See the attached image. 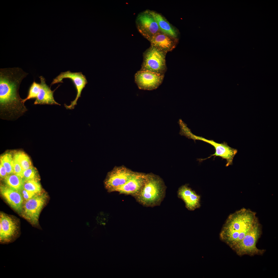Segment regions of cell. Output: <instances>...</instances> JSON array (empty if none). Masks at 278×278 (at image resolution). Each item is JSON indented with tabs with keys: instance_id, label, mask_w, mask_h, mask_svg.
<instances>
[{
	"instance_id": "1",
	"label": "cell",
	"mask_w": 278,
	"mask_h": 278,
	"mask_svg": "<svg viewBox=\"0 0 278 278\" xmlns=\"http://www.w3.org/2000/svg\"><path fill=\"white\" fill-rule=\"evenodd\" d=\"M28 74L18 67L0 69L1 118L15 120L27 110L20 97L19 90L22 80Z\"/></svg>"
},
{
	"instance_id": "2",
	"label": "cell",
	"mask_w": 278,
	"mask_h": 278,
	"mask_svg": "<svg viewBox=\"0 0 278 278\" xmlns=\"http://www.w3.org/2000/svg\"><path fill=\"white\" fill-rule=\"evenodd\" d=\"M258 220L254 212L242 208L230 214L223 225L221 239L232 249L244 237Z\"/></svg>"
},
{
	"instance_id": "3",
	"label": "cell",
	"mask_w": 278,
	"mask_h": 278,
	"mask_svg": "<svg viewBox=\"0 0 278 278\" xmlns=\"http://www.w3.org/2000/svg\"><path fill=\"white\" fill-rule=\"evenodd\" d=\"M166 187L162 179L152 173L147 174L146 181L135 197L137 201L146 207L159 205L165 195Z\"/></svg>"
},
{
	"instance_id": "4",
	"label": "cell",
	"mask_w": 278,
	"mask_h": 278,
	"mask_svg": "<svg viewBox=\"0 0 278 278\" xmlns=\"http://www.w3.org/2000/svg\"><path fill=\"white\" fill-rule=\"evenodd\" d=\"M178 123L180 129L179 133L180 135L185 136L189 139H192L194 141L199 140L204 141L214 147L215 150L214 154L206 159H199L200 161L214 156V158L216 157H219L225 159L227 161L225 166L227 167L232 164L234 158L238 152L237 149L231 147L225 142L218 143L213 140H208L202 136L195 135L192 132L186 124L182 120L180 121Z\"/></svg>"
},
{
	"instance_id": "5",
	"label": "cell",
	"mask_w": 278,
	"mask_h": 278,
	"mask_svg": "<svg viewBox=\"0 0 278 278\" xmlns=\"http://www.w3.org/2000/svg\"><path fill=\"white\" fill-rule=\"evenodd\" d=\"M262 233L261 226L258 220L243 238L232 249L239 256L262 255L265 250L259 249L256 246Z\"/></svg>"
},
{
	"instance_id": "6",
	"label": "cell",
	"mask_w": 278,
	"mask_h": 278,
	"mask_svg": "<svg viewBox=\"0 0 278 278\" xmlns=\"http://www.w3.org/2000/svg\"><path fill=\"white\" fill-rule=\"evenodd\" d=\"M40 83H38L34 81L30 85L26 98L22 99L24 102L27 100L35 99L34 105H60L54 99L52 91L46 84V80L42 76L39 77Z\"/></svg>"
},
{
	"instance_id": "7",
	"label": "cell",
	"mask_w": 278,
	"mask_h": 278,
	"mask_svg": "<svg viewBox=\"0 0 278 278\" xmlns=\"http://www.w3.org/2000/svg\"><path fill=\"white\" fill-rule=\"evenodd\" d=\"M166 53L151 46L143 54L140 70L148 71L164 75L167 69Z\"/></svg>"
},
{
	"instance_id": "8",
	"label": "cell",
	"mask_w": 278,
	"mask_h": 278,
	"mask_svg": "<svg viewBox=\"0 0 278 278\" xmlns=\"http://www.w3.org/2000/svg\"><path fill=\"white\" fill-rule=\"evenodd\" d=\"M18 221L5 214L1 213L0 243L7 244L15 241L20 235Z\"/></svg>"
},
{
	"instance_id": "9",
	"label": "cell",
	"mask_w": 278,
	"mask_h": 278,
	"mask_svg": "<svg viewBox=\"0 0 278 278\" xmlns=\"http://www.w3.org/2000/svg\"><path fill=\"white\" fill-rule=\"evenodd\" d=\"M46 198L44 194H37L26 201L23 206L22 216L33 226H39V215Z\"/></svg>"
},
{
	"instance_id": "10",
	"label": "cell",
	"mask_w": 278,
	"mask_h": 278,
	"mask_svg": "<svg viewBox=\"0 0 278 278\" xmlns=\"http://www.w3.org/2000/svg\"><path fill=\"white\" fill-rule=\"evenodd\" d=\"M134 172L123 166L115 167L107 174L104 181L105 188L109 192H114L128 181Z\"/></svg>"
},
{
	"instance_id": "11",
	"label": "cell",
	"mask_w": 278,
	"mask_h": 278,
	"mask_svg": "<svg viewBox=\"0 0 278 278\" xmlns=\"http://www.w3.org/2000/svg\"><path fill=\"white\" fill-rule=\"evenodd\" d=\"M136 24L138 32L149 41L154 36L161 31L149 10L144 11L138 14L136 20Z\"/></svg>"
},
{
	"instance_id": "12",
	"label": "cell",
	"mask_w": 278,
	"mask_h": 278,
	"mask_svg": "<svg viewBox=\"0 0 278 278\" xmlns=\"http://www.w3.org/2000/svg\"><path fill=\"white\" fill-rule=\"evenodd\" d=\"M65 78L69 79L72 80L77 91V95L75 99L71 102L69 105H65L66 109H74L75 106L76 105L77 101L79 98L81 97L82 90L88 82L85 76L81 72H72L68 71L61 72L54 79L50 85L63 82V79Z\"/></svg>"
},
{
	"instance_id": "13",
	"label": "cell",
	"mask_w": 278,
	"mask_h": 278,
	"mask_svg": "<svg viewBox=\"0 0 278 278\" xmlns=\"http://www.w3.org/2000/svg\"><path fill=\"white\" fill-rule=\"evenodd\" d=\"M164 77L163 75L140 70L135 74V80L139 89L151 90L157 88L162 83Z\"/></svg>"
},
{
	"instance_id": "14",
	"label": "cell",
	"mask_w": 278,
	"mask_h": 278,
	"mask_svg": "<svg viewBox=\"0 0 278 278\" xmlns=\"http://www.w3.org/2000/svg\"><path fill=\"white\" fill-rule=\"evenodd\" d=\"M147 174L134 172L128 181L114 192L135 197L141 190L146 179Z\"/></svg>"
},
{
	"instance_id": "15",
	"label": "cell",
	"mask_w": 278,
	"mask_h": 278,
	"mask_svg": "<svg viewBox=\"0 0 278 278\" xmlns=\"http://www.w3.org/2000/svg\"><path fill=\"white\" fill-rule=\"evenodd\" d=\"M178 39L160 31L149 40L151 46L166 53L172 51L176 47Z\"/></svg>"
},
{
	"instance_id": "16",
	"label": "cell",
	"mask_w": 278,
	"mask_h": 278,
	"mask_svg": "<svg viewBox=\"0 0 278 278\" xmlns=\"http://www.w3.org/2000/svg\"><path fill=\"white\" fill-rule=\"evenodd\" d=\"M178 196L184 202L186 207L189 210L193 211L200 206L199 196L187 184L180 187L177 192Z\"/></svg>"
},
{
	"instance_id": "17",
	"label": "cell",
	"mask_w": 278,
	"mask_h": 278,
	"mask_svg": "<svg viewBox=\"0 0 278 278\" xmlns=\"http://www.w3.org/2000/svg\"><path fill=\"white\" fill-rule=\"evenodd\" d=\"M1 194L10 206L18 212L21 213L23 207V197L21 192L7 186L0 187Z\"/></svg>"
},
{
	"instance_id": "18",
	"label": "cell",
	"mask_w": 278,
	"mask_h": 278,
	"mask_svg": "<svg viewBox=\"0 0 278 278\" xmlns=\"http://www.w3.org/2000/svg\"><path fill=\"white\" fill-rule=\"evenodd\" d=\"M150 13L157 22L160 31L175 38L178 39L179 32L161 14L149 10Z\"/></svg>"
},
{
	"instance_id": "19",
	"label": "cell",
	"mask_w": 278,
	"mask_h": 278,
	"mask_svg": "<svg viewBox=\"0 0 278 278\" xmlns=\"http://www.w3.org/2000/svg\"><path fill=\"white\" fill-rule=\"evenodd\" d=\"M4 181L6 186L20 192L23 188L22 179L15 173L8 175L4 178Z\"/></svg>"
},
{
	"instance_id": "20",
	"label": "cell",
	"mask_w": 278,
	"mask_h": 278,
	"mask_svg": "<svg viewBox=\"0 0 278 278\" xmlns=\"http://www.w3.org/2000/svg\"><path fill=\"white\" fill-rule=\"evenodd\" d=\"M13 158L19 164L23 170L32 166L30 158L24 152H19L15 153Z\"/></svg>"
},
{
	"instance_id": "21",
	"label": "cell",
	"mask_w": 278,
	"mask_h": 278,
	"mask_svg": "<svg viewBox=\"0 0 278 278\" xmlns=\"http://www.w3.org/2000/svg\"><path fill=\"white\" fill-rule=\"evenodd\" d=\"M13 157L9 153H6L1 157V164L5 168L8 175L13 173Z\"/></svg>"
},
{
	"instance_id": "22",
	"label": "cell",
	"mask_w": 278,
	"mask_h": 278,
	"mask_svg": "<svg viewBox=\"0 0 278 278\" xmlns=\"http://www.w3.org/2000/svg\"><path fill=\"white\" fill-rule=\"evenodd\" d=\"M23 188L36 194L41 193L42 190L41 185L37 179L30 180L24 181Z\"/></svg>"
},
{
	"instance_id": "23",
	"label": "cell",
	"mask_w": 278,
	"mask_h": 278,
	"mask_svg": "<svg viewBox=\"0 0 278 278\" xmlns=\"http://www.w3.org/2000/svg\"><path fill=\"white\" fill-rule=\"evenodd\" d=\"M37 172L36 170L32 166L23 171L22 179L23 181L31 179H37Z\"/></svg>"
},
{
	"instance_id": "24",
	"label": "cell",
	"mask_w": 278,
	"mask_h": 278,
	"mask_svg": "<svg viewBox=\"0 0 278 278\" xmlns=\"http://www.w3.org/2000/svg\"><path fill=\"white\" fill-rule=\"evenodd\" d=\"M13 173L19 176L22 178L24 170L19 164L13 158Z\"/></svg>"
},
{
	"instance_id": "25",
	"label": "cell",
	"mask_w": 278,
	"mask_h": 278,
	"mask_svg": "<svg viewBox=\"0 0 278 278\" xmlns=\"http://www.w3.org/2000/svg\"><path fill=\"white\" fill-rule=\"evenodd\" d=\"M21 193L23 198L26 201L30 199L37 195L34 192L24 189L23 188L21 190Z\"/></svg>"
},
{
	"instance_id": "26",
	"label": "cell",
	"mask_w": 278,
	"mask_h": 278,
	"mask_svg": "<svg viewBox=\"0 0 278 278\" xmlns=\"http://www.w3.org/2000/svg\"><path fill=\"white\" fill-rule=\"evenodd\" d=\"M0 175L1 177L4 179L8 175L5 168L1 164L0 165Z\"/></svg>"
}]
</instances>
